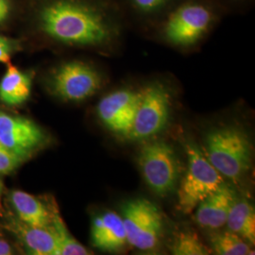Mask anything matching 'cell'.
<instances>
[{
  "mask_svg": "<svg viewBox=\"0 0 255 255\" xmlns=\"http://www.w3.org/2000/svg\"><path fill=\"white\" fill-rule=\"evenodd\" d=\"M236 201L234 191L224 183L196 208V221L203 228L219 229L226 224L229 212Z\"/></svg>",
  "mask_w": 255,
  "mask_h": 255,
  "instance_id": "13",
  "label": "cell"
},
{
  "mask_svg": "<svg viewBox=\"0 0 255 255\" xmlns=\"http://www.w3.org/2000/svg\"><path fill=\"white\" fill-rule=\"evenodd\" d=\"M142 92L122 89L105 96L98 105V116L111 131L128 137Z\"/></svg>",
  "mask_w": 255,
  "mask_h": 255,
  "instance_id": "9",
  "label": "cell"
},
{
  "mask_svg": "<svg viewBox=\"0 0 255 255\" xmlns=\"http://www.w3.org/2000/svg\"><path fill=\"white\" fill-rule=\"evenodd\" d=\"M171 252L176 255H206L212 251L204 245L195 232L183 231L175 237Z\"/></svg>",
  "mask_w": 255,
  "mask_h": 255,
  "instance_id": "19",
  "label": "cell"
},
{
  "mask_svg": "<svg viewBox=\"0 0 255 255\" xmlns=\"http://www.w3.org/2000/svg\"><path fill=\"white\" fill-rule=\"evenodd\" d=\"M211 21L208 9L200 5H186L167 21L165 34L176 45H191L206 31Z\"/></svg>",
  "mask_w": 255,
  "mask_h": 255,
  "instance_id": "10",
  "label": "cell"
},
{
  "mask_svg": "<svg viewBox=\"0 0 255 255\" xmlns=\"http://www.w3.org/2000/svg\"><path fill=\"white\" fill-rule=\"evenodd\" d=\"M9 6L8 0H0V22L5 20L9 14Z\"/></svg>",
  "mask_w": 255,
  "mask_h": 255,
  "instance_id": "23",
  "label": "cell"
},
{
  "mask_svg": "<svg viewBox=\"0 0 255 255\" xmlns=\"http://www.w3.org/2000/svg\"><path fill=\"white\" fill-rule=\"evenodd\" d=\"M91 238L94 246L110 253L121 251L128 244L123 219L118 213L112 211L94 219Z\"/></svg>",
  "mask_w": 255,
  "mask_h": 255,
  "instance_id": "11",
  "label": "cell"
},
{
  "mask_svg": "<svg viewBox=\"0 0 255 255\" xmlns=\"http://www.w3.org/2000/svg\"><path fill=\"white\" fill-rule=\"evenodd\" d=\"M140 9L151 10L162 5L165 0H133Z\"/></svg>",
  "mask_w": 255,
  "mask_h": 255,
  "instance_id": "22",
  "label": "cell"
},
{
  "mask_svg": "<svg viewBox=\"0 0 255 255\" xmlns=\"http://www.w3.org/2000/svg\"><path fill=\"white\" fill-rule=\"evenodd\" d=\"M2 187H3V185H2V182L0 181V209H1V195H2Z\"/></svg>",
  "mask_w": 255,
  "mask_h": 255,
  "instance_id": "25",
  "label": "cell"
},
{
  "mask_svg": "<svg viewBox=\"0 0 255 255\" xmlns=\"http://www.w3.org/2000/svg\"><path fill=\"white\" fill-rule=\"evenodd\" d=\"M230 231L242 237L249 244L255 243V207L245 200L235 201L226 221Z\"/></svg>",
  "mask_w": 255,
  "mask_h": 255,
  "instance_id": "16",
  "label": "cell"
},
{
  "mask_svg": "<svg viewBox=\"0 0 255 255\" xmlns=\"http://www.w3.org/2000/svg\"><path fill=\"white\" fill-rule=\"evenodd\" d=\"M170 99L162 84H152L142 92L135 117L127 138L145 140L161 132L167 124Z\"/></svg>",
  "mask_w": 255,
  "mask_h": 255,
  "instance_id": "6",
  "label": "cell"
},
{
  "mask_svg": "<svg viewBox=\"0 0 255 255\" xmlns=\"http://www.w3.org/2000/svg\"><path fill=\"white\" fill-rule=\"evenodd\" d=\"M9 201L17 219L35 227H48L51 223V209L36 197L21 190L10 193Z\"/></svg>",
  "mask_w": 255,
  "mask_h": 255,
  "instance_id": "14",
  "label": "cell"
},
{
  "mask_svg": "<svg viewBox=\"0 0 255 255\" xmlns=\"http://www.w3.org/2000/svg\"><path fill=\"white\" fill-rule=\"evenodd\" d=\"M46 133L32 120L0 111V143L25 161L45 146Z\"/></svg>",
  "mask_w": 255,
  "mask_h": 255,
  "instance_id": "8",
  "label": "cell"
},
{
  "mask_svg": "<svg viewBox=\"0 0 255 255\" xmlns=\"http://www.w3.org/2000/svg\"><path fill=\"white\" fill-rule=\"evenodd\" d=\"M205 156L223 177L237 182L251 167L253 145L241 128H219L207 135Z\"/></svg>",
  "mask_w": 255,
  "mask_h": 255,
  "instance_id": "2",
  "label": "cell"
},
{
  "mask_svg": "<svg viewBox=\"0 0 255 255\" xmlns=\"http://www.w3.org/2000/svg\"><path fill=\"white\" fill-rule=\"evenodd\" d=\"M13 254V249L9 245V242L0 239V255H10Z\"/></svg>",
  "mask_w": 255,
  "mask_h": 255,
  "instance_id": "24",
  "label": "cell"
},
{
  "mask_svg": "<svg viewBox=\"0 0 255 255\" xmlns=\"http://www.w3.org/2000/svg\"><path fill=\"white\" fill-rule=\"evenodd\" d=\"M25 160L0 143V174H9L15 170Z\"/></svg>",
  "mask_w": 255,
  "mask_h": 255,
  "instance_id": "20",
  "label": "cell"
},
{
  "mask_svg": "<svg viewBox=\"0 0 255 255\" xmlns=\"http://www.w3.org/2000/svg\"><path fill=\"white\" fill-rule=\"evenodd\" d=\"M122 219L129 245L141 251L157 246L163 230V216L151 201L146 199L128 201L123 207Z\"/></svg>",
  "mask_w": 255,
  "mask_h": 255,
  "instance_id": "5",
  "label": "cell"
},
{
  "mask_svg": "<svg viewBox=\"0 0 255 255\" xmlns=\"http://www.w3.org/2000/svg\"><path fill=\"white\" fill-rule=\"evenodd\" d=\"M213 251L219 255H254L249 243L232 231L214 234L211 237Z\"/></svg>",
  "mask_w": 255,
  "mask_h": 255,
  "instance_id": "18",
  "label": "cell"
},
{
  "mask_svg": "<svg viewBox=\"0 0 255 255\" xmlns=\"http://www.w3.org/2000/svg\"><path fill=\"white\" fill-rule=\"evenodd\" d=\"M41 23L47 35L66 44L98 45L109 38V29L97 11L72 1L46 6Z\"/></svg>",
  "mask_w": 255,
  "mask_h": 255,
  "instance_id": "1",
  "label": "cell"
},
{
  "mask_svg": "<svg viewBox=\"0 0 255 255\" xmlns=\"http://www.w3.org/2000/svg\"><path fill=\"white\" fill-rule=\"evenodd\" d=\"M139 165L146 184L159 196L175 189L179 178V162L173 147L163 141L147 143L141 148Z\"/></svg>",
  "mask_w": 255,
  "mask_h": 255,
  "instance_id": "4",
  "label": "cell"
},
{
  "mask_svg": "<svg viewBox=\"0 0 255 255\" xmlns=\"http://www.w3.org/2000/svg\"><path fill=\"white\" fill-rule=\"evenodd\" d=\"M32 78L20 71L14 65H9L0 81V101L9 106L21 105L28 100L31 92Z\"/></svg>",
  "mask_w": 255,
  "mask_h": 255,
  "instance_id": "15",
  "label": "cell"
},
{
  "mask_svg": "<svg viewBox=\"0 0 255 255\" xmlns=\"http://www.w3.org/2000/svg\"><path fill=\"white\" fill-rule=\"evenodd\" d=\"M186 153L187 170L178 191V208L188 215L201 201L219 189L224 183V177L193 143L186 145Z\"/></svg>",
  "mask_w": 255,
  "mask_h": 255,
  "instance_id": "3",
  "label": "cell"
},
{
  "mask_svg": "<svg viewBox=\"0 0 255 255\" xmlns=\"http://www.w3.org/2000/svg\"><path fill=\"white\" fill-rule=\"evenodd\" d=\"M101 77L96 69L82 62L61 65L52 77L51 87L56 96L67 101H82L96 94Z\"/></svg>",
  "mask_w": 255,
  "mask_h": 255,
  "instance_id": "7",
  "label": "cell"
},
{
  "mask_svg": "<svg viewBox=\"0 0 255 255\" xmlns=\"http://www.w3.org/2000/svg\"><path fill=\"white\" fill-rule=\"evenodd\" d=\"M50 227L57 240L58 255H87L91 254L74 238L64 224L59 211L55 208L51 209Z\"/></svg>",
  "mask_w": 255,
  "mask_h": 255,
  "instance_id": "17",
  "label": "cell"
},
{
  "mask_svg": "<svg viewBox=\"0 0 255 255\" xmlns=\"http://www.w3.org/2000/svg\"><path fill=\"white\" fill-rule=\"evenodd\" d=\"M7 228L25 247L27 254L33 255H58V244L50 225L35 227L24 223L17 218L7 220Z\"/></svg>",
  "mask_w": 255,
  "mask_h": 255,
  "instance_id": "12",
  "label": "cell"
},
{
  "mask_svg": "<svg viewBox=\"0 0 255 255\" xmlns=\"http://www.w3.org/2000/svg\"><path fill=\"white\" fill-rule=\"evenodd\" d=\"M14 51V44L7 37L0 35V63L8 64Z\"/></svg>",
  "mask_w": 255,
  "mask_h": 255,
  "instance_id": "21",
  "label": "cell"
}]
</instances>
